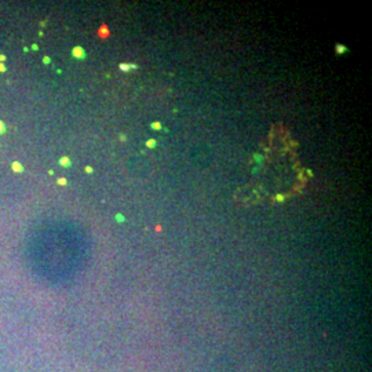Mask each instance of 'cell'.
Listing matches in <instances>:
<instances>
[{
    "instance_id": "obj_6",
    "label": "cell",
    "mask_w": 372,
    "mask_h": 372,
    "mask_svg": "<svg viewBox=\"0 0 372 372\" xmlns=\"http://www.w3.org/2000/svg\"><path fill=\"white\" fill-rule=\"evenodd\" d=\"M150 127H152V130H154V131H160V130H163V127H161V123H160V121H154V123H152Z\"/></svg>"
},
{
    "instance_id": "obj_9",
    "label": "cell",
    "mask_w": 372,
    "mask_h": 372,
    "mask_svg": "<svg viewBox=\"0 0 372 372\" xmlns=\"http://www.w3.org/2000/svg\"><path fill=\"white\" fill-rule=\"evenodd\" d=\"M116 219H117V222H124V216L121 214H117L116 215Z\"/></svg>"
},
{
    "instance_id": "obj_1",
    "label": "cell",
    "mask_w": 372,
    "mask_h": 372,
    "mask_svg": "<svg viewBox=\"0 0 372 372\" xmlns=\"http://www.w3.org/2000/svg\"><path fill=\"white\" fill-rule=\"evenodd\" d=\"M72 55L77 59H84L86 58V51L83 50L82 47H75L73 51H72Z\"/></svg>"
},
{
    "instance_id": "obj_12",
    "label": "cell",
    "mask_w": 372,
    "mask_h": 372,
    "mask_svg": "<svg viewBox=\"0 0 372 372\" xmlns=\"http://www.w3.org/2000/svg\"><path fill=\"white\" fill-rule=\"evenodd\" d=\"M0 72H6V66L3 63H0Z\"/></svg>"
},
{
    "instance_id": "obj_14",
    "label": "cell",
    "mask_w": 372,
    "mask_h": 372,
    "mask_svg": "<svg viewBox=\"0 0 372 372\" xmlns=\"http://www.w3.org/2000/svg\"><path fill=\"white\" fill-rule=\"evenodd\" d=\"M43 62H44V63H50V58H48V57H44V58H43Z\"/></svg>"
},
{
    "instance_id": "obj_10",
    "label": "cell",
    "mask_w": 372,
    "mask_h": 372,
    "mask_svg": "<svg viewBox=\"0 0 372 372\" xmlns=\"http://www.w3.org/2000/svg\"><path fill=\"white\" fill-rule=\"evenodd\" d=\"M58 183H59V185H66L68 182H66L65 178H59V179H58Z\"/></svg>"
},
{
    "instance_id": "obj_11",
    "label": "cell",
    "mask_w": 372,
    "mask_h": 372,
    "mask_svg": "<svg viewBox=\"0 0 372 372\" xmlns=\"http://www.w3.org/2000/svg\"><path fill=\"white\" fill-rule=\"evenodd\" d=\"M4 133V124H3V121L0 120V134Z\"/></svg>"
},
{
    "instance_id": "obj_13",
    "label": "cell",
    "mask_w": 372,
    "mask_h": 372,
    "mask_svg": "<svg viewBox=\"0 0 372 372\" xmlns=\"http://www.w3.org/2000/svg\"><path fill=\"white\" fill-rule=\"evenodd\" d=\"M86 172H87V174H91V172H92V168H91V167H86Z\"/></svg>"
},
{
    "instance_id": "obj_4",
    "label": "cell",
    "mask_w": 372,
    "mask_h": 372,
    "mask_svg": "<svg viewBox=\"0 0 372 372\" xmlns=\"http://www.w3.org/2000/svg\"><path fill=\"white\" fill-rule=\"evenodd\" d=\"M146 148H148V149H154V148H157V141L153 138L148 139V141H146Z\"/></svg>"
},
{
    "instance_id": "obj_8",
    "label": "cell",
    "mask_w": 372,
    "mask_h": 372,
    "mask_svg": "<svg viewBox=\"0 0 372 372\" xmlns=\"http://www.w3.org/2000/svg\"><path fill=\"white\" fill-rule=\"evenodd\" d=\"M347 48L345 46H341V44H336V52L338 54H343V52H346Z\"/></svg>"
},
{
    "instance_id": "obj_16",
    "label": "cell",
    "mask_w": 372,
    "mask_h": 372,
    "mask_svg": "<svg viewBox=\"0 0 372 372\" xmlns=\"http://www.w3.org/2000/svg\"><path fill=\"white\" fill-rule=\"evenodd\" d=\"M4 59H6V57H4V55H0V62L3 63V61H4Z\"/></svg>"
},
{
    "instance_id": "obj_3",
    "label": "cell",
    "mask_w": 372,
    "mask_h": 372,
    "mask_svg": "<svg viewBox=\"0 0 372 372\" xmlns=\"http://www.w3.org/2000/svg\"><path fill=\"white\" fill-rule=\"evenodd\" d=\"M98 33H99V36H101L102 39H106L107 36H109V31H107V28H106L105 25L99 28V31H98Z\"/></svg>"
},
{
    "instance_id": "obj_5",
    "label": "cell",
    "mask_w": 372,
    "mask_h": 372,
    "mask_svg": "<svg viewBox=\"0 0 372 372\" xmlns=\"http://www.w3.org/2000/svg\"><path fill=\"white\" fill-rule=\"evenodd\" d=\"M13 170L15 172H22L24 171V167H22V164H19L18 161H14L13 163Z\"/></svg>"
},
{
    "instance_id": "obj_7",
    "label": "cell",
    "mask_w": 372,
    "mask_h": 372,
    "mask_svg": "<svg viewBox=\"0 0 372 372\" xmlns=\"http://www.w3.org/2000/svg\"><path fill=\"white\" fill-rule=\"evenodd\" d=\"M59 164H61V165H63V167H69V165H70V160L68 157H62L61 160H59Z\"/></svg>"
},
{
    "instance_id": "obj_15",
    "label": "cell",
    "mask_w": 372,
    "mask_h": 372,
    "mask_svg": "<svg viewBox=\"0 0 372 372\" xmlns=\"http://www.w3.org/2000/svg\"><path fill=\"white\" fill-rule=\"evenodd\" d=\"M277 200H278V201H283L284 197H283V196H277Z\"/></svg>"
},
{
    "instance_id": "obj_2",
    "label": "cell",
    "mask_w": 372,
    "mask_h": 372,
    "mask_svg": "<svg viewBox=\"0 0 372 372\" xmlns=\"http://www.w3.org/2000/svg\"><path fill=\"white\" fill-rule=\"evenodd\" d=\"M120 70L121 72H130V70H133V69H137L138 68V65H135V63H120Z\"/></svg>"
}]
</instances>
